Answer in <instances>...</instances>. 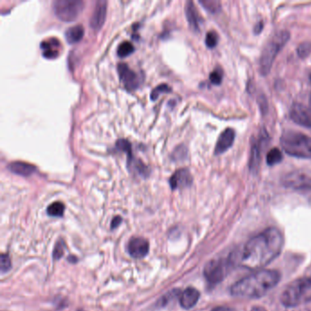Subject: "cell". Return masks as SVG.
Wrapping results in <instances>:
<instances>
[{
    "mask_svg": "<svg viewBox=\"0 0 311 311\" xmlns=\"http://www.w3.org/2000/svg\"><path fill=\"white\" fill-rule=\"evenodd\" d=\"M283 244L281 233L276 228H268L245 244L237 261L246 270H259L278 257Z\"/></svg>",
    "mask_w": 311,
    "mask_h": 311,
    "instance_id": "6da1fadb",
    "label": "cell"
},
{
    "mask_svg": "<svg viewBox=\"0 0 311 311\" xmlns=\"http://www.w3.org/2000/svg\"><path fill=\"white\" fill-rule=\"evenodd\" d=\"M280 280L278 271L273 270H259L257 273L245 276L231 287L234 297L245 299H258L275 287Z\"/></svg>",
    "mask_w": 311,
    "mask_h": 311,
    "instance_id": "7a4b0ae2",
    "label": "cell"
},
{
    "mask_svg": "<svg viewBox=\"0 0 311 311\" xmlns=\"http://www.w3.org/2000/svg\"><path fill=\"white\" fill-rule=\"evenodd\" d=\"M282 148L287 155L311 159V137L300 132L287 131L280 137Z\"/></svg>",
    "mask_w": 311,
    "mask_h": 311,
    "instance_id": "3957f363",
    "label": "cell"
},
{
    "mask_svg": "<svg viewBox=\"0 0 311 311\" xmlns=\"http://www.w3.org/2000/svg\"><path fill=\"white\" fill-rule=\"evenodd\" d=\"M289 38V32H287V30H280L271 37V39L266 44L262 54L260 56L259 62L260 72L262 75L266 76L270 73L276 56L284 48Z\"/></svg>",
    "mask_w": 311,
    "mask_h": 311,
    "instance_id": "277c9868",
    "label": "cell"
},
{
    "mask_svg": "<svg viewBox=\"0 0 311 311\" xmlns=\"http://www.w3.org/2000/svg\"><path fill=\"white\" fill-rule=\"evenodd\" d=\"M311 289V277H300L290 283L282 292L280 301L287 308H292L299 305L304 295Z\"/></svg>",
    "mask_w": 311,
    "mask_h": 311,
    "instance_id": "5b68a950",
    "label": "cell"
},
{
    "mask_svg": "<svg viewBox=\"0 0 311 311\" xmlns=\"http://www.w3.org/2000/svg\"><path fill=\"white\" fill-rule=\"evenodd\" d=\"M52 6L57 18L65 22H72L83 10L84 2L81 0H55Z\"/></svg>",
    "mask_w": 311,
    "mask_h": 311,
    "instance_id": "8992f818",
    "label": "cell"
},
{
    "mask_svg": "<svg viewBox=\"0 0 311 311\" xmlns=\"http://www.w3.org/2000/svg\"><path fill=\"white\" fill-rule=\"evenodd\" d=\"M282 185L297 191H311V170H296L286 174L282 178Z\"/></svg>",
    "mask_w": 311,
    "mask_h": 311,
    "instance_id": "52a82bcc",
    "label": "cell"
},
{
    "mask_svg": "<svg viewBox=\"0 0 311 311\" xmlns=\"http://www.w3.org/2000/svg\"><path fill=\"white\" fill-rule=\"evenodd\" d=\"M228 263L226 260H212L209 263L206 264L203 270V275L211 286H216L223 281L225 276L227 275Z\"/></svg>",
    "mask_w": 311,
    "mask_h": 311,
    "instance_id": "ba28073f",
    "label": "cell"
},
{
    "mask_svg": "<svg viewBox=\"0 0 311 311\" xmlns=\"http://www.w3.org/2000/svg\"><path fill=\"white\" fill-rule=\"evenodd\" d=\"M268 140H269V136H268V133H266L265 131L260 132L257 138H253L250 159H249V168L252 172H257L258 170V167L260 165V161H261L262 150Z\"/></svg>",
    "mask_w": 311,
    "mask_h": 311,
    "instance_id": "9c48e42d",
    "label": "cell"
},
{
    "mask_svg": "<svg viewBox=\"0 0 311 311\" xmlns=\"http://www.w3.org/2000/svg\"><path fill=\"white\" fill-rule=\"evenodd\" d=\"M289 116L295 123L311 130V108L300 103H294Z\"/></svg>",
    "mask_w": 311,
    "mask_h": 311,
    "instance_id": "30bf717a",
    "label": "cell"
},
{
    "mask_svg": "<svg viewBox=\"0 0 311 311\" xmlns=\"http://www.w3.org/2000/svg\"><path fill=\"white\" fill-rule=\"evenodd\" d=\"M117 69L120 79L122 83L124 84L126 89L129 90L137 89L141 81L137 73L132 71L126 63H119Z\"/></svg>",
    "mask_w": 311,
    "mask_h": 311,
    "instance_id": "8fae6325",
    "label": "cell"
},
{
    "mask_svg": "<svg viewBox=\"0 0 311 311\" xmlns=\"http://www.w3.org/2000/svg\"><path fill=\"white\" fill-rule=\"evenodd\" d=\"M107 12V2L100 0L96 2L93 12L90 17V24L92 30H100L104 24Z\"/></svg>",
    "mask_w": 311,
    "mask_h": 311,
    "instance_id": "7c38bea8",
    "label": "cell"
},
{
    "mask_svg": "<svg viewBox=\"0 0 311 311\" xmlns=\"http://www.w3.org/2000/svg\"><path fill=\"white\" fill-rule=\"evenodd\" d=\"M169 183L171 188L174 190L179 188H186L191 186L193 177L188 169L183 168L174 172L173 175L170 177Z\"/></svg>",
    "mask_w": 311,
    "mask_h": 311,
    "instance_id": "4fadbf2b",
    "label": "cell"
},
{
    "mask_svg": "<svg viewBox=\"0 0 311 311\" xmlns=\"http://www.w3.org/2000/svg\"><path fill=\"white\" fill-rule=\"evenodd\" d=\"M235 138V132L233 129L228 128L224 132H222L218 140L216 142V148H215V155L220 156L224 153H226L228 149H230L233 145Z\"/></svg>",
    "mask_w": 311,
    "mask_h": 311,
    "instance_id": "5bb4252c",
    "label": "cell"
},
{
    "mask_svg": "<svg viewBox=\"0 0 311 311\" xmlns=\"http://www.w3.org/2000/svg\"><path fill=\"white\" fill-rule=\"evenodd\" d=\"M128 251L133 258H143L149 252V243L142 237H134L129 242Z\"/></svg>",
    "mask_w": 311,
    "mask_h": 311,
    "instance_id": "9a60e30c",
    "label": "cell"
},
{
    "mask_svg": "<svg viewBox=\"0 0 311 311\" xmlns=\"http://www.w3.org/2000/svg\"><path fill=\"white\" fill-rule=\"evenodd\" d=\"M199 298L200 293L198 290L194 287H188L180 296V303L184 309L189 310L196 305Z\"/></svg>",
    "mask_w": 311,
    "mask_h": 311,
    "instance_id": "2e32d148",
    "label": "cell"
},
{
    "mask_svg": "<svg viewBox=\"0 0 311 311\" xmlns=\"http://www.w3.org/2000/svg\"><path fill=\"white\" fill-rule=\"evenodd\" d=\"M186 14L188 24L192 30L194 31H199L200 29V22L201 18L199 17L196 7L192 1H187L186 4Z\"/></svg>",
    "mask_w": 311,
    "mask_h": 311,
    "instance_id": "e0dca14e",
    "label": "cell"
},
{
    "mask_svg": "<svg viewBox=\"0 0 311 311\" xmlns=\"http://www.w3.org/2000/svg\"><path fill=\"white\" fill-rule=\"evenodd\" d=\"M7 168L13 174H18L21 176H30L36 172V167L30 163L25 162H10Z\"/></svg>",
    "mask_w": 311,
    "mask_h": 311,
    "instance_id": "ac0fdd59",
    "label": "cell"
},
{
    "mask_svg": "<svg viewBox=\"0 0 311 311\" xmlns=\"http://www.w3.org/2000/svg\"><path fill=\"white\" fill-rule=\"evenodd\" d=\"M59 46V41L56 39H50L48 40L42 41L40 48L43 49V56L47 59H54L58 57L59 52L55 48Z\"/></svg>",
    "mask_w": 311,
    "mask_h": 311,
    "instance_id": "d6986e66",
    "label": "cell"
},
{
    "mask_svg": "<svg viewBox=\"0 0 311 311\" xmlns=\"http://www.w3.org/2000/svg\"><path fill=\"white\" fill-rule=\"evenodd\" d=\"M128 156V166L132 168V171L137 172L143 177H147L150 174L149 168L147 167L144 162L136 158H134L132 154L127 155Z\"/></svg>",
    "mask_w": 311,
    "mask_h": 311,
    "instance_id": "ffe728a7",
    "label": "cell"
},
{
    "mask_svg": "<svg viewBox=\"0 0 311 311\" xmlns=\"http://www.w3.org/2000/svg\"><path fill=\"white\" fill-rule=\"evenodd\" d=\"M84 35V28L82 25H75L69 28L65 32L67 41L70 44H74L79 41Z\"/></svg>",
    "mask_w": 311,
    "mask_h": 311,
    "instance_id": "44dd1931",
    "label": "cell"
},
{
    "mask_svg": "<svg viewBox=\"0 0 311 311\" xmlns=\"http://www.w3.org/2000/svg\"><path fill=\"white\" fill-rule=\"evenodd\" d=\"M283 154L278 148H273L270 150L267 155V163L270 166H274L275 164L282 162Z\"/></svg>",
    "mask_w": 311,
    "mask_h": 311,
    "instance_id": "7402d4cb",
    "label": "cell"
},
{
    "mask_svg": "<svg viewBox=\"0 0 311 311\" xmlns=\"http://www.w3.org/2000/svg\"><path fill=\"white\" fill-rule=\"evenodd\" d=\"M134 51V46L132 42L123 41L120 43L117 48V54L120 58H125L127 56L132 54Z\"/></svg>",
    "mask_w": 311,
    "mask_h": 311,
    "instance_id": "603a6c76",
    "label": "cell"
},
{
    "mask_svg": "<svg viewBox=\"0 0 311 311\" xmlns=\"http://www.w3.org/2000/svg\"><path fill=\"white\" fill-rule=\"evenodd\" d=\"M64 210L65 206L64 204L60 202H54L51 203L50 205H48L47 213L49 216H62L64 214Z\"/></svg>",
    "mask_w": 311,
    "mask_h": 311,
    "instance_id": "cb8c5ba5",
    "label": "cell"
},
{
    "mask_svg": "<svg viewBox=\"0 0 311 311\" xmlns=\"http://www.w3.org/2000/svg\"><path fill=\"white\" fill-rule=\"evenodd\" d=\"M199 3L210 13H217L221 9V3L218 1H212V0H204L199 1Z\"/></svg>",
    "mask_w": 311,
    "mask_h": 311,
    "instance_id": "d4e9b609",
    "label": "cell"
},
{
    "mask_svg": "<svg viewBox=\"0 0 311 311\" xmlns=\"http://www.w3.org/2000/svg\"><path fill=\"white\" fill-rule=\"evenodd\" d=\"M171 90H172L171 87L167 84H160V85H158L157 87H156L154 90H152V92H151V100L152 101H156V100H157V98L161 95L162 93L170 92Z\"/></svg>",
    "mask_w": 311,
    "mask_h": 311,
    "instance_id": "484cf974",
    "label": "cell"
},
{
    "mask_svg": "<svg viewBox=\"0 0 311 311\" xmlns=\"http://www.w3.org/2000/svg\"><path fill=\"white\" fill-rule=\"evenodd\" d=\"M218 40H219V37H218V34L216 33V31L212 30V31H209V32L206 34V37H205V44H206V46H207L208 48H213L216 47V45H217V43H218Z\"/></svg>",
    "mask_w": 311,
    "mask_h": 311,
    "instance_id": "4316f807",
    "label": "cell"
},
{
    "mask_svg": "<svg viewBox=\"0 0 311 311\" xmlns=\"http://www.w3.org/2000/svg\"><path fill=\"white\" fill-rule=\"evenodd\" d=\"M210 81L215 85H220L223 80V72L220 68H216L211 72L209 76Z\"/></svg>",
    "mask_w": 311,
    "mask_h": 311,
    "instance_id": "83f0119b",
    "label": "cell"
},
{
    "mask_svg": "<svg viewBox=\"0 0 311 311\" xmlns=\"http://www.w3.org/2000/svg\"><path fill=\"white\" fill-rule=\"evenodd\" d=\"M116 148L120 150L121 152H124L127 155L131 154L132 152V145L130 144L129 141H127L125 139H120L116 142Z\"/></svg>",
    "mask_w": 311,
    "mask_h": 311,
    "instance_id": "f1b7e54d",
    "label": "cell"
},
{
    "mask_svg": "<svg viewBox=\"0 0 311 311\" xmlns=\"http://www.w3.org/2000/svg\"><path fill=\"white\" fill-rule=\"evenodd\" d=\"M311 52V42H304L301 43L298 48V54L300 58H306Z\"/></svg>",
    "mask_w": 311,
    "mask_h": 311,
    "instance_id": "f546056e",
    "label": "cell"
},
{
    "mask_svg": "<svg viewBox=\"0 0 311 311\" xmlns=\"http://www.w3.org/2000/svg\"><path fill=\"white\" fill-rule=\"evenodd\" d=\"M0 264H1V273H5L7 272L8 270L11 269V261L9 257L6 254H2L1 255V259H0Z\"/></svg>",
    "mask_w": 311,
    "mask_h": 311,
    "instance_id": "4dcf8cb0",
    "label": "cell"
},
{
    "mask_svg": "<svg viewBox=\"0 0 311 311\" xmlns=\"http://www.w3.org/2000/svg\"><path fill=\"white\" fill-rule=\"evenodd\" d=\"M65 249V244L63 240H59L57 245L55 246L54 252H53V257L54 259H60V257L63 256Z\"/></svg>",
    "mask_w": 311,
    "mask_h": 311,
    "instance_id": "1f68e13d",
    "label": "cell"
},
{
    "mask_svg": "<svg viewBox=\"0 0 311 311\" xmlns=\"http://www.w3.org/2000/svg\"><path fill=\"white\" fill-rule=\"evenodd\" d=\"M173 156H174V159H178L180 156V159H184V156H186V150L184 146H180L178 147L177 149H175V151L174 152V154H173Z\"/></svg>",
    "mask_w": 311,
    "mask_h": 311,
    "instance_id": "d6a6232c",
    "label": "cell"
},
{
    "mask_svg": "<svg viewBox=\"0 0 311 311\" xmlns=\"http://www.w3.org/2000/svg\"><path fill=\"white\" fill-rule=\"evenodd\" d=\"M212 311H235V310L227 306H220V307H216Z\"/></svg>",
    "mask_w": 311,
    "mask_h": 311,
    "instance_id": "836d02e7",
    "label": "cell"
},
{
    "mask_svg": "<svg viewBox=\"0 0 311 311\" xmlns=\"http://www.w3.org/2000/svg\"><path fill=\"white\" fill-rule=\"evenodd\" d=\"M120 223H121V217H120V216L114 217V220L112 222V228L114 229V228L119 227V225H120Z\"/></svg>",
    "mask_w": 311,
    "mask_h": 311,
    "instance_id": "e575fe53",
    "label": "cell"
},
{
    "mask_svg": "<svg viewBox=\"0 0 311 311\" xmlns=\"http://www.w3.org/2000/svg\"><path fill=\"white\" fill-rule=\"evenodd\" d=\"M264 24L262 21H260V22H258L257 25H256V27H255V33L256 34H259L262 30H263Z\"/></svg>",
    "mask_w": 311,
    "mask_h": 311,
    "instance_id": "d590c367",
    "label": "cell"
},
{
    "mask_svg": "<svg viewBox=\"0 0 311 311\" xmlns=\"http://www.w3.org/2000/svg\"><path fill=\"white\" fill-rule=\"evenodd\" d=\"M251 311H266V309H264L263 307H259V306H257V307H254V308L252 309Z\"/></svg>",
    "mask_w": 311,
    "mask_h": 311,
    "instance_id": "8d00e7d4",
    "label": "cell"
},
{
    "mask_svg": "<svg viewBox=\"0 0 311 311\" xmlns=\"http://www.w3.org/2000/svg\"><path fill=\"white\" fill-rule=\"evenodd\" d=\"M310 104H311V97H310Z\"/></svg>",
    "mask_w": 311,
    "mask_h": 311,
    "instance_id": "74e56055",
    "label": "cell"
},
{
    "mask_svg": "<svg viewBox=\"0 0 311 311\" xmlns=\"http://www.w3.org/2000/svg\"><path fill=\"white\" fill-rule=\"evenodd\" d=\"M310 78H311V76H310Z\"/></svg>",
    "mask_w": 311,
    "mask_h": 311,
    "instance_id": "f35d334b",
    "label": "cell"
}]
</instances>
